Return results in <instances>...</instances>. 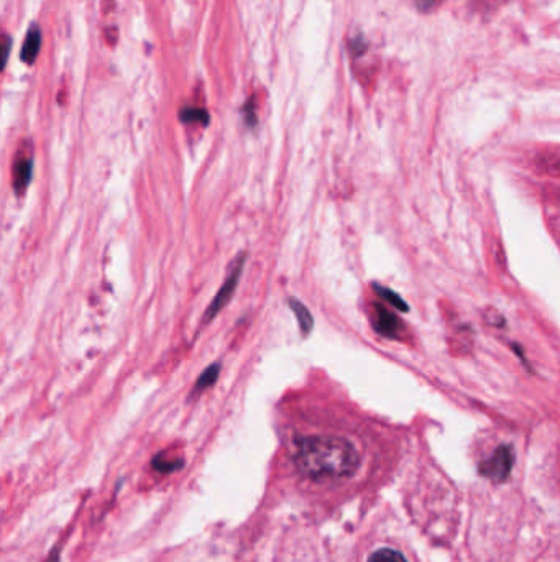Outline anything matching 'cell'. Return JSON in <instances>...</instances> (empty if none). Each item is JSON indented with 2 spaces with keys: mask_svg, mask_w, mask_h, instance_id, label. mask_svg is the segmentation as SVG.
<instances>
[{
  "mask_svg": "<svg viewBox=\"0 0 560 562\" xmlns=\"http://www.w3.org/2000/svg\"><path fill=\"white\" fill-rule=\"evenodd\" d=\"M476 2H480V6H481V7L495 8V7H498L499 4H503L504 0H476Z\"/></svg>",
  "mask_w": 560,
  "mask_h": 562,
  "instance_id": "14",
  "label": "cell"
},
{
  "mask_svg": "<svg viewBox=\"0 0 560 562\" xmlns=\"http://www.w3.org/2000/svg\"><path fill=\"white\" fill-rule=\"evenodd\" d=\"M373 327H375L378 334L383 337H390V339H395L401 332L400 319L390 309H386V307L380 305H376L375 309H373Z\"/></svg>",
  "mask_w": 560,
  "mask_h": 562,
  "instance_id": "4",
  "label": "cell"
},
{
  "mask_svg": "<svg viewBox=\"0 0 560 562\" xmlns=\"http://www.w3.org/2000/svg\"><path fill=\"white\" fill-rule=\"evenodd\" d=\"M42 48V32L38 30L37 27H32V30L28 32V35L25 38V43L22 46L20 58L23 63L27 65H33V61L37 60L38 53H40Z\"/></svg>",
  "mask_w": 560,
  "mask_h": 562,
  "instance_id": "6",
  "label": "cell"
},
{
  "mask_svg": "<svg viewBox=\"0 0 560 562\" xmlns=\"http://www.w3.org/2000/svg\"><path fill=\"white\" fill-rule=\"evenodd\" d=\"M373 288H375V291L378 293V296L383 298V300H385L388 305L393 306V307H396V309H400V311H405V312L407 311V302L402 300L400 295H396L395 291L390 290V288L380 286V285H375Z\"/></svg>",
  "mask_w": 560,
  "mask_h": 562,
  "instance_id": "9",
  "label": "cell"
},
{
  "mask_svg": "<svg viewBox=\"0 0 560 562\" xmlns=\"http://www.w3.org/2000/svg\"><path fill=\"white\" fill-rule=\"evenodd\" d=\"M414 2L421 12H431L439 4V0H414Z\"/></svg>",
  "mask_w": 560,
  "mask_h": 562,
  "instance_id": "13",
  "label": "cell"
},
{
  "mask_svg": "<svg viewBox=\"0 0 560 562\" xmlns=\"http://www.w3.org/2000/svg\"><path fill=\"white\" fill-rule=\"evenodd\" d=\"M368 562H407V561L400 551L390 549V547H381V549L375 551L370 557H368Z\"/></svg>",
  "mask_w": 560,
  "mask_h": 562,
  "instance_id": "11",
  "label": "cell"
},
{
  "mask_svg": "<svg viewBox=\"0 0 560 562\" xmlns=\"http://www.w3.org/2000/svg\"><path fill=\"white\" fill-rule=\"evenodd\" d=\"M288 305H289V307H291V309H293L294 316H296L298 324H299V329H301V332H303L304 336H307L309 332L312 331V327H314L312 314H311V312H309L307 307L304 306L301 301L294 300V298H289V300H288Z\"/></svg>",
  "mask_w": 560,
  "mask_h": 562,
  "instance_id": "7",
  "label": "cell"
},
{
  "mask_svg": "<svg viewBox=\"0 0 560 562\" xmlns=\"http://www.w3.org/2000/svg\"><path fill=\"white\" fill-rule=\"evenodd\" d=\"M245 255L238 257V260H235L232 270L229 272L227 278H225L224 285L220 286V290L217 291V295L214 296L212 302H210L208 311H205V314L203 317V324H208L214 319L215 316L219 314L220 311L224 309L225 305L232 300L234 293H235V288L238 286V281H240V276H242V272H243V265H245Z\"/></svg>",
  "mask_w": 560,
  "mask_h": 562,
  "instance_id": "3",
  "label": "cell"
},
{
  "mask_svg": "<svg viewBox=\"0 0 560 562\" xmlns=\"http://www.w3.org/2000/svg\"><path fill=\"white\" fill-rule=\"evenodd\" d=\"M181 120L186 122V124H209V114L204 109H198V107H184L183 110L179 112Z\"/></svg>",
  "mask_w": 560,
  "mask_h": 562,
  "instance_id": "10",
  "label": "cell"
},
{
  "mask_svg": "<svg viewBox=\"0 0 560 562\" xmlns=\"http://www.w3.org/2000/svg\"><path fill=\"white\" fill-rule=\"evenodd\" d=\"M219 373H220V364L209 365L208 369H205L203 373H201V377L198 378V382H196L194 393H203L204 390H208L209 387H212V385L217 382Z\"/></svg>",
  "mask_w": 560,
  "mask_h": 562,
  "instance_id": "8",
  "label": "cell"
},
{
  "mask_svg": "<svg viewBox=\"0 0 560 562\" xmlns=\"http://www.w3.org/2000/svg\"><path fill=\"white\" fill-rule=\"evenodd\" d=\"M514 466V451L511 446L501 444L488 459L480 462L478 473L495 483H503L509 477L511 468Z\"/></svg>",
  "mask_w": 560,
  "mask_h": 562,
  "instance_id": "2",
  "label": "cell"
},
{
  "mask_svg": "<svg viewBox=\"0 0 560 562\" xmlns=\"http://www.w3.org/2000/svg\"><path fill=\"white\" fill-rule=\"evenodd\" d=\"M153 467L158 472L170 473V472L178 471L179 467H183V461H181V459H171V461H165L163 456H158V457H155Z\"/></svg>",
  "mask_w": 560,
  "mask_h": 562,
  "instance_id": "12",
  "label": "cell"
},
{
  "mask_svg": "<svg viewBox=\"0 0 560 562\" xmlns=\"http://www.w3.org/2000/svg\"><path fill=\"white\" fill-rule=\"evenodd\" d=\"M294 462L312 480H337L352 477L360 467L357 447L342 436L311 434L296 441Z\"/></svg>",
  "mask_w": 560,
  "mask_h": 562,
  "instance_id": "1",
  "label": "cell"
},
{
  "mask_svg": "<svg viewBox=\"0 0 560 562\" xmlns=\"http://www.w3.org/2000/svg\"><path fill=\"white\" fill-rule=\"evenodd\" d=\"M33 176V160L30 156L18 158L13 165V189L22 194L30 184Z\"/></svg>",
  "mask_w": 560,
  "mask_h": 562,
  "instance_id": "5",
  "label": "cell"
}]
</instances>
